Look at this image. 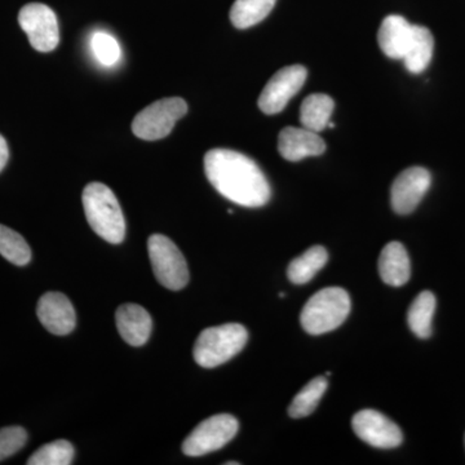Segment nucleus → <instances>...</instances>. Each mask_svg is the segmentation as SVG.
Segmentation results:
<instances>
[{"mask_svg": "<svg viewBox=\"0 0 465 465\" xmlns=\"http://www.w3.org/2000/svg\"><path fill=\"white\" fill-rule=\"evenodd\" d=\"M249 332L240 323H225L203 330L194 344L195 362L204 369H213L228 362L244 348Z\"/></svg>", "mask_w": 465, "mask_h": 465, "instance_id": "4", "label": "nucleus"}, {"mask_svg": "<svg viewBox=\"0 0 465 465\" xmlns=\"http://www.w3.org/2000/svg\"><path fill=\"white\" fill-rule=\"evenodd\" d=\"M36 314L45 330L54 335H67L75 329L76 314L72 302L61 292H47L39 299Z\"/></svg>", "mask_w": 465, "mask_h": 465, "instance_id": "12", "label": "nucleus"}, {"mask_svg": "<svg viewBox=\"0 0 465 465\" xmlns=\"http://www.w3.org/2000/svg\"><path fill=\"white\" fill-rule=\"evenodd\" d=\"M9 158V150L7 142H5V137L0 134V173H2L3 168L7 164Z\"/></svg>", "mask_w": 465, "mask_h": 465, "instance_id": "27", "label": "nucleus"}, {"mask_svg": "<svg viewBox=\"0 0 465 465\" xmlns=\"http://www.w3.org/2000/svg\"><path fill=\"white\" fill-rule=\"evenodd\" d=\"M225 465H240V461H226Z\"/></svg>", "mask_w": 465, "mask_h": 465, "instance_id": "28", "label": "nucleus"}, {"mask_svg": "<svg viewBox=\"0 0 465 465\" xmlns=\"http://www.w3.org/2000/svg\"><path fill=\"white\" fill-rule=\"evenodd\" d=\"M208 182L226 200L240 206L262 207L272 191L265 174L247 155L229 149H213L204 155Z\"/></svg>", "mask_w": 465, "mask_h": 465, "instance_id": "1", "label": "nucleus"}, {"mask_svg": "<svg viewBox=\"0 0 465 465\" xmlns=\"http://www.w3.org/2000/svg\"><path fill=\"white\" fill-rule=\"evenodd\" d=\"M277 0H235L231 9V21L237 29L258 25L273 11Z\"/></svg>", "mask_w": 465, "mask_h": 465, "instance_id": "21", "label": "nucleus"}, {"mask_svg": "<svg viewBox=\"0 0 465 465\" xmlns=\"http://www.w3.org/2000/svg\"><path fill=\"white\" fill-rule=\"evenodd\" d=\"M358 439L376 449H396L403 442L399 425L376 410H362L351 419Z\"/></svg>", "mask_w": 465, "mask_h": 465, "instance_id": "10", "label": "nucleus"}, {"mask_svg": "<svg viewBox=\"0 0 465 465\" xmlns=\"http://www.w3.org/2000/svg\"><path fill=\"white\" fill-rule=\"evenodd\" d=\"M414 25L405 17L391 15L382 20L378 33V42L385 56L402 60L411 41Z\"/></svg>", "mask_w": 465, "mask_h": 465, "instance_id": "15", "label": "nucleus"}, {"mask_svg": "<svg viewBox=\"0 0 465 465\" xmlns=\"http://www.w3.org/2000/svg\"><path fill=\"white\" fill-rule=\"evenodd\" d=\"M21 29L26 33L34 50L51 52L60 42V29L56 15L48 5L30 3L18 14Z\"/></svg>", "mask_w": 465, "mask_h": 465, "instance_id": "8", "label": "nucleus"}, {"mask_svg": "<svg viewBox=\"0 0 465 465\" xmlns=\"http://www.w3.org/2000/svg\"><path fill=\"white\" fill-rule=\"evenodd\" d=\"M379 274L382 282L393 287H401L409 282L411 277V264L409 253L400 242H390L382 249L379 258Z\"/></svg>", "mask_w": 465, "mask_h": 465, "instance_id": "16", "label": "nucleus"}, {"mask_svg": "<svg viewBox=\"0 0 465 465\" xmlns=\"http://www.w3.org/2000/svg\"><path fill=\"white\" fill-rule=\"evenodd\" d=\"M335 103L329 94H314L302 101L300 109V124L313 133H322L329 127Z\"/></svg>", "mask_w": 465, "mask_h": 465, "instance_id": "18", "label": "nucleus"}, {"mask_svg": "<svg viewBox=\"0 0 465 465\" xmlns=\"http://www.w3.org/2000/svg\"><path fill=\"white\" fill-rule=\"evenodd\" d=\"M237 419L229 414L211 416L193 430L183 443L186 457H203L224 448L238 433Z\"/></svg>", "mask_w": 465, "mask_h": 465, "instance_id": "7", "label": "nucleus"}, {"mask_svg": "<svg viewBox=\"0 0 465 465\" xmlns=\"http://www.w3.org/2000/svg\"><path fill=\"white\" fill-rule=\"evenodd\" d=\"M430 183H432V176L427 168L410 167L402 171L391 185V208L399 215H409L414 213L430 191Z\"/></svg>", "mask_w": 465, "mask_h": 465, "instance_id": "11", "label": "nucleus"}, {"mask_svg": "<svg viewBox=\"0 0 465 465\" xmlns=\"http://www.w3.org/2000/svg\"><path fill=\"white\" fill-rule=\"evenodd\" d=\"M329 387L326 376H317L309 381L302 391L296 394L295 399L289 407V415L292 419H302L311 415L317 409L318 403L322 400L324 391Z\"/></svg>", "mask_w": 465, "mask_h": 465, "instance_id": "22", "label": "nucleus"}, {"mask_svg": "<svg viewBox=\"0 0 465 465\" xmlns=\"http://www.w3.org/2000/svg\"><path fill=\"white\" fill-rule=\"evenodd\" d=\"M188 113V104L180 97H168L150 104L133 122V133L145 142H157L173 133L177 121Z\"/></svg>", "mask_w": 465, "mask_h": 465, "instance_id": "5", "label": "nucleus"}, {"mask_svg": "<svg viewBox=\"0 0 465 465\" xmlns=\"http://www.w3.org/2000/svg\"><path fill=\"white\" fill-rule=\"evenodd\" d=\"M329 252L322 246H314L305 251L299 258L293 259L287 268V277L293 284L311 282L318 272L326 265Z\"/></svg>", "mask_w": 465, "mask_h": 465, "instance_id": "20", "label": "nucleus"}, {"mask_svg": "<svg viewBox=\"0 0 465 465\" xmlns=\"http://www.w3.org/2000/svg\"><path fill=\"white\" fill-rule=\"evenodd\" d=\"M115 322L124 341L133 347H142L152 335V316L142 305H121L116 309Z\"/></svg>", "mask_w": 465, "mask_h": 465, "instance_id": "14", "label": "nucleus"}, {"mask_svg": "<svg viewBox=\"0 0 465 465\" xmlns=\"http://www.w3.org/2000/svg\"><path fill=\"white\" fill-rule=\"evenodd\" d=\"M94 57L104 66H114L121 60L122 51L114 36L105 32H96L91 38Z\"/></svg>", "mask_w": 465, "mask_h": 465, "instance_id": "25", "label": "nucleus"}, {"mask_svg": "<svg viewBox=\"0 0 465 465\" xmlns=\"http://www.w3.org/2000/svg\"><path fill=\"white\" fill-rule=\"evenodd\" d=\"M434 51L433 34L428 27L414 25L411 41L402 58L406 69L411 74H421L432 61Z\"/></svg>", "mask_w": 465, "mask_h": 465, "instance_id": "17", "label": "nucleus"}, {"mask_svg": "<svg viewBox=\"0 0 465 465\" xmlns=\"http://www.w3.org/2000/svg\"><path fill=\"white\" fill-rule=\"evenodd\" d=\"M307 76L308 70L302 65L286 66L275 73L260 94V110L266 115L282 112L290 100L302 90Z\"/></svg>", "mask_w": 465, "mask_h": 465, "instance_id": "9", "label": "nucleus"}, {"mask_svg": "<svg viewBox=\"0 0 465 465\" xmlns=\"http://www.w3.org/2000/svg\"><path fill=\"white\" fill-rule=\"evenodd\" d=\"M326 150L320 134L305 127L283 128L278 136V152L286 161L299 162L308 157H317Z\"/></svg>", "mask_w": 465, "mask_h": 465, "instance_id": "13", "label": "nucleus"}, {"mask_svg": "<svg viewBox=\"0 0 465 465\" xmlns=\"http://www.w3.org/2000/svg\"><path fill=\"white\" fill-rule=\"evenodd\" d=\"M150 262L155 278L168 290H183L189 282V271L182 251L166 235L153 234L148 241Z\"/></svg>", "mask_w": 465, "mask_h": 465, "instance_id": "6", "label": "nucleus"}, {"mask_svg": "<svg viewBox=\"0 0 465 465\" xmlns=\"http://www.w3.org/2000/svg\"><path fill=\"white\" fill-rule=\"evenodd\" d=\"M0 255L12 264L24 266L32 260V250L20 232L0 224Z\"/></svg>", "mask_w": 465, "mask_h": 465, "instance_id": "23", "label": "nucleus"}, {"mask_svg": "<svg viewBox=\"0 0 465 465\" xmlns=\"http://www.w3.org/2000/svg\"><path fill=\"white\" fill-rule=\"evenodd\" d=\"M82 201L92 231L109 243H122L125 237V220L121 204L112 189L105 183H88Z\"/></svg>", "mask_w": 465, "mask_h": 465, "instance_id": "2", "label": "nucleus"}, {"mask_svg": "<svg viewBox=\"0 0 465 465\" xmlns=\"http://www.w3.org/2000/svg\"><path fill=\"white\" fill-rule=\"evenodd\" d=\"M74 459V448L66 440H57L36 450L27 465H70Z\"/></svg>", "mask_w": 465, "mask_h": 465, "instance_id": "24", "label": "nucleus"}, {"mask_svg": "<svg viewBox=\"0 0 465 465\" xmlns=\"http://www.w3.org/2000/svg\"><path fill=\"white\" fill-rule=\"evenodd\" d=\"M436 307V296L430 291H423L412 302L407 313V323L419 339H428L432 336Z\"/></svg>", "mask_w": 465, "mask_h": 465, "instance_id": "19", "label": "nucleus"}, {"mask_svg": "<svg viewBox=\"0 0 465 465\" xmlns=\"http://www.w3.org/2000/svg\"><path fill=\"white\" fill-rule=\"evenodd\" d=\"M27 442L23 427H5L0 430V461L14 457Z\"/></svg>", "mask_w": 465, "mask_h": 465, "instance_id": "26", "label": "nucleus"}, {"mask_svg": "<svg viewBox=\"0 0 465 465\" xmlns=\"http://www.w3.org/2000/svg\"><path fill=\"white\" fill-rule=\"evenodd\" d=\"M349 293L341 287H327L318 291L300 314L302 329L311 335H322L341 327L351 313Z\"/></svg>", "mask_w": 465, "mask_h": 465, "instance_id": "3", "label": "nucleus"}]
</instances>
